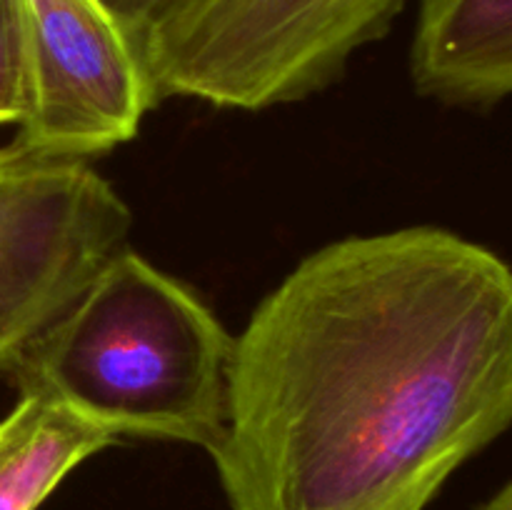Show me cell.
<instances>
[{"instance_id": "2", "label": "cell", "mask_w": 512, "mask_h": 510, "mask_svg": "<svg viewBox=\"0 0 512 510\" xmlns=\"http://www.w3.org/2000/svg\"><path fill=\"white\" fill-rule=\"evenodd\" d=\"M233 348L193 290L123 248L8 375L18 390L50 395L115 438L178 440L210 453L228 418Z\"/></svg>"}, {"instance_id": "1", "label": "cell", "mask_w": 512, "mask_h": 510, "mask_svg": "<svg viewBox=\"0 0 512 510\" xmlns=\"http://www.w3.org/2000/svg\"><path fill=\"white\" fill-rule=\"evenodd\" d=\"M512 425V268L418 225L308 255L235 338L233 510H425Z\"/></svg>"}, {"instance_id": "4", "label": "cell", "mask_w": 512, "mask_h": 510, "mask_svg": "<svg viewBox=\"0 0 512 510\" xmlns=\"http://www.w3.org/2000/svg\"><path fill=\"white\" fill-rule=\"evenodd\" d=\"M130 208L88 160L0 148V373H10L105 263Z\"/></svg>"}, {"instance_id": "3", "label": "cell", "mask_w": 512, "mask_h": 510, "mask_svg": "<svg viewBox=\"0 0 512 510\" xmlns=\"http://www.w3.org/2000/svg\"><path fill=\"white\" fill-rule=\"evenodd\" d=\"M408 0H165L140 38L155 95L260 110L318 93Z\"/></svg>"}, {"instance_id": "9", "label": "cell", "mask_w": 512, "mask_h": 510, "mask_svg": "<svg viewBox=\"0 0 512 510\" xmlns=\"http://www.w3.org/2000/svg\"><path fill=\"white\" fill-rule=\"evenodd\" d=\"M115 15L125 23V28L135 35V38H143L145 28L150 25V20L155 18L160 8L165 5V0H103Z\"/></svg>"}, {"instance_id": "5", "label": "cell", "mask_w": 512, "mask_h": 510, "mask_svg": "<svg viewBox=\"0 0 512 510\" xmlns=\"http://www.w3.org/2000/svg\"><path fill=\"white\" fill-rule=\"evenodd\" d=\"M28 113L18 143L88 160L138 135L158 100L140 40L103 0H20Z\"/></svg>"}, {"instance_id": "8", "label": "cell", "mask_w": 512, "mask_h": 510, "mask_svg": "<svg viewBox=\"0 0 512 510\" xmlns=\"http://www.w3.org/2000/svg\"><path fill=\"white\" fill-rule=\"evenodd\" d=\"M28 113V63L20 0H0V125Z\"/></svg>"}, {"instance_id": "6", "label": "cell", "mask_w": 512, "mask_h": 510, "mask_svg": "<svg viewBox=\"0 0 512 510\" xmlns=\"http://www.w3.org/2000/svg\"><path fill=\"white\" fill-rule=\"evenodd\" d=\"M410 73L420 93L448 105L512 98V0H420Z\"/></svg>"}, {"instance_id": "7", "label": "cell", "mask_w": 512, "mask_h": 510, "mask_svg": "<svg viewBox=\"0 0 512 510\" xmlns=\"http://www.w3.org/2000/svg\"><path fill=\"white\" fill-rule=\"evenodd\" d=\"M118 443L50 395L20 390L0 420V510H38L85 458Z\"/></svg>"}, {"instance_id": "10", "label": "cell", "mask_w": 512, "mask_h": 510, "mask_svg": "<svg viewBox=\"0 0 512 510\" xmlns=\"http://www.w3.org/2000/svg\"><path fill=\"white\" fill-rule=\"evenodd\" d=\"M478 510H512V480L498 490L490 500H485Z\"/></svg>"}]
</instances>
